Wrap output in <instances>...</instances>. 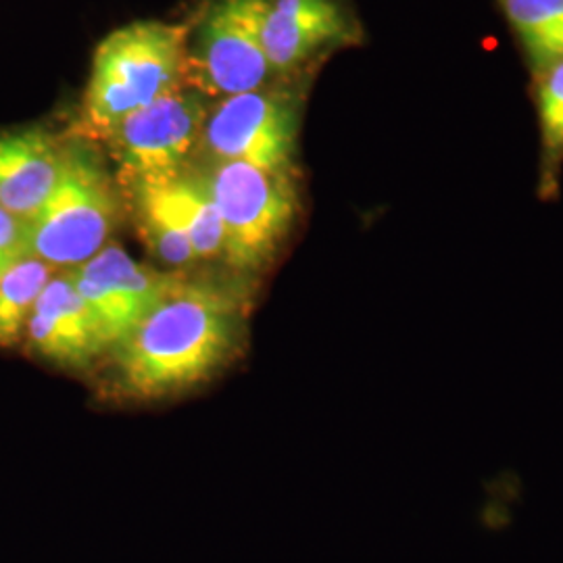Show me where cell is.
Masks as SVG:
<instances>
[{
	"instance_id": "cell-1",
	"label": "cell",
	"mask_w": 563,
	"mask_h": 563,
	"mask_svg": "<svg viewBox=\"0 0 563 563\" xmlns=\"http://www.w3.org/2000/svg\"><path fill=\"white\" fill-rule=\"evenodd\" d=\"M242 320L236 295L180 276L111 349L123 393L139 401H155L207 383L239 351Z\"/></svg>"
},
{
	"instance_id": "cell-2",
	"label": "cell",
	"mask_w": 563,
	"mask_h": 563,
	"mask_svg": "<svg viewBox=\"0 0 563 563\" xmlns=\"http://www.w3.org/2000/svg\"><path fill=\"white\" fill-rule=\"evenodd\" d=\"M188 38L181 23L134 21L97 46L71 136L97 142L115 123L188 86Z\"/></svg>"
},
{
	"instance_id": "cell-3",
	"label": "cell",
	"mask_w": 563,
	"mask_h": 563,
	"mask_svg": "<svg viewBox=\"0 0 563 563\" xmlns=\"http://www.w3.org/2000/svg\"><path fill=\"white\" fill-rule=\"evenodd\" d=\"M123 199L99 144L69 136L59 180L25 222L27 255L55 269H74L92 260L120 228Z\"/></svg>"
},
{
	"instance_id": "cell-4",
	"label": "cell",
	"mask_w": 563,
	"mask_h": 563,
	"mask_svg": "<svg viewBox=\"0 0 563 563\" xmlns=\"http://www.w3.org/2000/svg\"><path fill=\"white\" fill-rule=\"evenodd\" d=\"M192 165L222 220L223 262L236 272H260L269 265L299 218L295 174L241 162Z\"/></svg>"
},
{
	"instance_id": "cell-5",
	"label": "cell",
	"mask_w": 563,
	"mask_h": 563,
	"mask_svg": "<svg viewBox=\"0 0 563 563\" xmlns=\"http://www.w3.org/2000/svg\"><path fill=\"white\" fill-rule=\"evenodd\" d=\"M301 99L276 86L211 102L202 125L201 162H241L295 174Z\"/></svg>"
},
{
	"instance_id": "cell-6",
	"label": "cell",
	"mask_w": 563,
	"mask_h": 563,
	"mask_svg": "<svg viewBox=\"0 0 563 563\" xmlns=\"http://www.w3.org/2000/svg\"><path fill=\"white\" fill-rule=\"evenodd\" d=\"M209 97L181 86L104 132L102 144L118 165L121 186L159 180L186 169L199 153Z\"/></svg>"
},
{
	"instance_id": "cell-7",
	"label": "cell",
	"mask_w": 563,
	"mask_h": 563,
	"mask_svg": "<svg viewBox=\"0 0 563 563\" xmlns=\"http://www.w3.org/2000/svg\"><path fill=\"white\" fill-rule=\"evenodd\" d=\"M267 0H213L188 38V86L209 99L251 92L276 78L263 46Z\"/></svg>"
},
{
	"instance_id": "cell-8",
	"label": "cell",
	"mask_w": 563,
	"mask_h": 563,
	"mask_svg": "<svg viewBox=\"0 0 563 563\" xmlns=\"http://www.w3.org/2000/svg\"><path fill=\"white\" fill-rule=\"evenodd\" d=\"M67 272L109 351L180 280L178 274L142 265L118 244H107L92 260Z\"/></svg>"
},
{
	"instance_id": "cell-9",
	"label": "cell",
	"mask_w": 563,
	"mask_h": 563,
	"mask_svg": "<svg viewBox=\"0 0 563 563\" xmlns=\"http://www.w3.org/2000/svg\"><path fill=\"white\" fill-rule=\"evenodd\" d=\"M360 41L362 25L344 0H267L263 46L276 78Z\"/></svg>"
},
{
	"instance_id": "cell-10",
	"label": "cell",
	"mask_w": 563,
	"mask_h": 563,
	"mask_svg": "<svg viewBox=\"0 0 563 563\" xmlns=\"http://www.w3.org/2000/svg\"><path fill=\"white\" fill-rule=\"evenodd\" d=\"M25 341L34 355L60 369H88L107 344L69 272L53 276L27 322Z\"/></svg>"
},
{
	"instance_id": "cell-11",
	"label": "cell",
	"mask_w": 563,
	"mask_h": 563,
	"mask_svg": "<svg viewBox=\"0 0 563 563\" xmlns=\"http://www.w3.org/2000/svg\"><path fill=\"white\" fill-rule=\"evenodd\" d=\"M65 141L42 128L0 132V209L27 222L59 180Z\"/></svg>"
},
{
	"instance_id": "cell-12",
	"label": "cell",
	"mask_w": 563,
	"mask_h": 563,
	"mask_svg": "<svg viewBox=\"0 0 563 563\" xmlns=\"http://www.w3.org/2000/svg\"><path fill=\"white\" fill-rule=\"evenodd\" d=\"M136 190L155 202L180 228L192 244L199 262L222 260L223 225L218 207L190 163L174 176L159 180L132 181L121 186Z\"/></svg>"
},
{
	"instance_id": "cell-13",
	"label": "cell",
	"mask_w": 563,
	"mask_h": 563,
	"mask_svg": "<svg viewBox=\"0 0 563 563\" xmlns=\"http://www.w3.org/2000/svg\"><path fill=\"white\" fill-rule=\"evenodd\" d=\"M532 76L563 60V0H499Z\"/></svg>"
},
{
	"instance_id": "cell-14",
	"label": "cell",
	"mask_w": 563,
	"mask_h": 563,
	"mask_svg": "<svg viewBox=\"0 0 563 563\" xmlns=\"http://www.w3.org/2000/svg\"><path fill=\"white\" fill-rule=\"evenodd\" d=\"M55 267L32 255L21 257L0 276V349H11L25 336L27 322Z\"/></svg>"
},
{
	"instance_id": "cell-15",
	"label": "cell",
	"mask_w": 563,
	"mask_h": 563,
	"mask_svg": "<svg viewBox=\"0 0 563 563\" xmlns=\"http://www.w3.org/2000/svg\"><path fill=\"white\" fill-rule=\"evenodd\" d=\"M534 102L541 130V190L549 197L563 165V60L534 76Z\"/></svg>"
},
{
	"instance_id": "cell-16",
	"label": "cell",
	"mask_w": 563,
	"mask_h": 563,
	"mask_svg": "<svg viewBox=\"0 0 563 563\" xmlns=\"http://www.w3.org/2000/svg\"><path fill=\"white\" fill-rule=\"evenodd\" d=\"M128 197L134 209V218L139 223L142 241L146 242V246L153 251L155 257H159V262L174 269H181L199 262L188 236L163 213L155 202L136 190H128Z\"/></svg>"
},
{
	"instance_id": "cell-17",
	"label": "cell",
	"mask_w": 563,
	"mask_h": 563,
	"mask_svg": "<svg viewBox=\"0 0 563 563\" xmlns=\"http://www.w3.org/2000/svg\"><path fill=\"white\" fill-rule=\"evenodd\" d=\"M27 255L25 222L0 209V276Z\"/></svg>"
}]
</instances>
